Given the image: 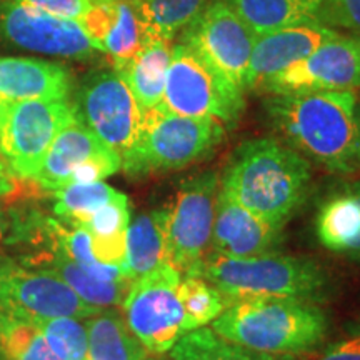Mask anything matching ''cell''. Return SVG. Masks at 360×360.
<instances>
[{
	"mask_svg": "<svg viewBox=\"0 0 360 360\" xmlns=\"http://www.w3.org/2000/svg\"><path fill=\"white\" fill-rule=\"evenodd\" d=\"M289 147L335 174L360 170V103L355 92H300L265 102Z\"/></svg>",
	"mask_w": 360,
	"mask_h": 360,
	"instance_id": "cell-1",
	"label": "cell"
},
{
	"mask_svg": "<svg viewBox=\"0 0 360 360\" xmlns=\"http://www.w3.org/2000/svg\"><path fill=\"white\" fill-rule=\"evenodd\" d=\"M310 164L277 139L242 143L225 169L220 191L265 222L285 227L307 199Z\"/></svg>",
	"mask_w": 360,
	"mask_h": 360,
	"instance_id": "cell-2",
	"label": "cell"
},
{
	"mask_svg": "<svg viewBox=\"0 0 360 360\" xmlns=\"http://www.w3.org/2000/svg\"><path fill=\"white\" fill-rule=\"evenodd\" d=\"M210 328L242 347L297 357L322 344L328 330V319L312 302L249 297L229 305Z\"/></svg>",
	"mask_w": 360,
	"mask_h": 360,
	"instance_id": "cell-3",
	"label": "cell"
},
{
	"mask_svg": "<svg viewBox=\"0 0 360 360\" xmlns=\"http://www.w3.org/2000/svg\"><path fill=\"white\" fill-rule=\"evenodd\" d=\"M200 277L224 295L227 307L249 297H277L319 304L327 297L328 276L312 259L265 254L232 259L210 252Z\"/></svg>",
	"mask_w": 360,
	"mask_h": 360,
	"instance_id": "cell-4",
	"label": "cell"
},
{
	"mask_svg": "<svg viewBox=\"0 0 360 360\" xmlns=\"http://www.w3.org/2000/svg\"><path fill=\"white\" fill-rule=\"evenodd\" d=\"M225 127L212 119H191L155 107L143 114L141 137L122 157L129 175L179 170L205 160L217 150Z\"/></svg>",
	"mask_w": 360,
	"mask_h": 360,
	"instance_id": "cell-5",
	"label": "cell"
},
{
	"mask_svg": "<svg viewBox=\"0 0 360 360\" xmlns=\"http://www.w3.org/2000/svg\"><path fill=\"white\" fill-rule=\"evenodd\" d=\"M159 107L175 115L217 120L229 129L237 125L245 101L244 92L225 79L200 52L179 42L172 47Z\"/></svg>",
	"mask_w": 360,
	"mask_h": 360,
	"instance_id": "cell-6",
	"label": "cell"
},
{
	"mask_svg": "<svg viewBox=\"0 0 360 360\" xmlns=\"http://www.w3.org/2000/svg\"><path fill=\"white\" fill-rule=\"evenodd\" d=\"M220 179L204 172L186 179L174 202L159 210L167 260L182 276L200 277L202 265L212 249V231Z\"/></svg>",
	"mask_w": 360,
	"mask_h": 360,
	"instance_id": "cell-7",
	"label": "cell"
},
{
	"mask_svg": "<svg viewBox=\"0 0 360 360\" xmlns=\"http://www.w3.org/2000/svg\"><path fill=\"white\" fill-rule=\"evenodd\" d=\"M75 119L67 98L0 103V155L12 174L35 180L58 132Z\"/></svg>",
	"mask_w": 360,
	"mask_h": 360,
	"instance_id": "cell-8",
	"label": "cell"
},
{
	"mask_svg": "<svg viewBox=\"0 0 360 360\" xmlns=\"http://www.w3.org/2000/svg\"><path fill=\"white\" fill-rule=\"evenodd\" d=\"M182 274L164 264L135 278L124 299V321L152 355H165L186 335L179 300Z\"/></svg>",
	"mask_w": 360,
	"mask_h": 360,
	"instance_id": "cell-9",
	"label": "cell"
},
{
	"mask_svg": "<svg viewBox=\"0 0 360 360\" xmlns=\"http://www.w3.org/2000/svg\"><path fill=\"white\" fill-rule=\"evenodd\" d=\"M0 310L30 323L58 317L89 319L98 312L56 274L4 259H0Z\"/></svg>",
	"mask_w": 360,
	"mask_h": 360,
	"instance_id": "cell-10",
	"label": "cell"
},
{
	"mask_svg": "<svg viewBox=\"0 0 360 360\" xmlns=\"http://www.w3.org/2000/svg\"><path fill=\"white\" fill-rule=\"evenodd\" d=\"M75 114L122 159L132 150L143 125V110L115 70L90 75L79 94Z\"/></svg>",
	"mask_w": 360,
	"mask_h": 360,
	"instance_id": "cell-11",
	"label": "cell"
},
{
	"mask_svg": "<svg viewBox=\"0 0 360 360\" xmlns=\"http://www.w3.org/2000/svg\"><path fill=\"white\" fill-rule=\"evenodd\" d=\"M255 35L224 0H214L180 32V42L200 52L225 79L245 92Z\"/></svg>",
	"mask_w": 360,
	"mask_h": 360,
	"instance_id": "cell-12",
	"label": "cell"
},
{
	"mask_svg": "<svg viewBox=\"0 0 360 360\" xmlns=\"http://www.w3.org/2000/svg\"><path fill=\"white\" fill-rule=\"evenodd\" d=\"M360 89V34L328 39L290 69L265 82L272 96L300 92H355Z\"/></svg>",
	"mask_w": 360,
	"mask_h": 360,
	"instance_id": "cell-13",
	"label": "cell"
},
{
	"mask_svg": "<svg viewBox=\"0 0 360 360\" xmlns=\"http://www.w3.org/2000/svg\"><path fill=\"white\" fill-rule=\"evenodd\" d=\"M0 37L24 51L64 58H89L98 52L82 25L12 0L0 6Z\"/></svg>",
	"mask_w": 360,
	"mask_h": 360,
	"instance_id": "cell-14",
	"label": "cell"
},
{
	"mask_svg": "<svg viewBox=\"0 0 360 360\" xmlns=\"http://www.w3.org/2000/svg\"><path fill=\"white\" fill-rule=\"evenodd\" d=\"M334 29L319 24L317 20L305 22L257 35L247 72L245 89H260L265 82L299 64L315 49L328 39L335 37Z\"/></svg>",
	"mask_w": 360,
	"mask_h": 360,
	"instance_id": "cell-15",
	"label": "cell"
},
{
	"mask_svg": "<svg viewBox=\"0 0 360 360\" xmlns=\"http://www.w3.org/2000/svg\"><path fill=\"white\" fill-rule=\"evenodd\" d=\"M282 227L265 222L238 205L224 191L219 192L210 249L212 254L232 259L274 254L282 244Z\"/></svg>",
	"mask_w": 360,
	"mask_h": 360,
	"instance_id": "cell-16",
	"label": "cell"
},
{
	"mask_svg": "<svg viewBox=\"0 0 360 360\" xmlns=\"http://www.w3.org/2000/svg\"><path fill=\"white\" fill-rule=\"evenodd\" d=\"M70 74L65 67L40 58L0 57V103L65 101Z\"/></svg>",
	"mask_w": 360,
	"mask_h": 360,
	"instance_id": "cell-17",
	"label": "cell"
},
{
	"mask_svg": "<svg viewBox=\"0 0 360 360\" xmlns=\"http://www.w3.org/2000/svg\"><path fill=\"white\" fill-rule=\"evenodd\" d=\"M112 150L87 125L77 119L58 132L42 162L35 182L45 191L56 192L65 187L70 174L84 162Z\"/></svg>",
	"mask_w": 360,
	"mask_h": 360,
	"instance_id": "cell-18",
	"label": "cell"
},
{
	"mask_svg": "<svg viewBox=\"0 0 360 360\" xmlns=\"http://www.w3.org/2000/svg\"><path fill=\"white\" fill-rule=\"evenodd\" d=\"M315 233L327 250L360 260V186L342 188L322 202Z\"/></svg>",
	"mask_w": 360,
	"mask_h": 360,
	"instance_id": "cell-19",
	"label": "cell"
},
{
	"mask_svg": "<svg viewBox=\"0 0 360 360\" xmlns=\"http://www.w3.org/2000/svg\"><path fill=\"white\" fill-rule=\"evenodd\" d=\"M25 265L56 274L84 302H87L98 310L122 305L130 285H132L130 278L101 281V278L90 276V274L80 269L77 264L72 262L67 255L57 249L49 252L47 255H37V257L27 260Z\"/></svg>",
	"mask_w": 360,
	"mask_h": 360,
	"instance_id": "cell-20",
	"label": "cell"
},
{
	"mask_svg": "<svg viewBox=\"0 0 360 360\" xmlns=\"http://www.w3.org/2000/svg\"><path fill=\"white\" fill-rule=\"evenodd\" d=\"M170 57V40L152 37L134 60L120 70H115L129 85L143 114L159 107L165 90Z\"/></svg>",
	"mask_w": 360,
	"mask_h": 360,
	"instance_id": "cell-21",
	"label": "cell"
},
{
	"mask_svg": "<svg viewBox=\"0 0 360 360\" xmlns=\"http://www.w3.org/2000/svg\"><path fill=\"white\" fill-rule=\"evenodd\" d=\"M85 327L87 360H147L150 355L130 332L124 315L114 309L98 310L85 321Z\"/></svg>",
	"mask_w": 360,
	"mask_h": 360,
	"instance_id": "cell-22",
	"label": "cell"
},
{
	"mask_svg": "<svg viewBox=\"0 0 360 360\" xmlns=\"http://www.w3.org/2000/svg\"><path fill=\"white\" fill-rule=\"evenodd\" d=\"M125 277L130 281L146 276L160 265L169 264L167 245L159 210L141 214L129 224Z\"/></svg>",
	"mask_w": 360,
	"mask_h": 360,
	"instance_id": "cell-23",
	"label": "cell"
},
{
	"mask_svg": "<svg viewBox=\"0 0 360 360\" xmlns=\"http://www.w3.org/2000/svg\"><path fill=\"white\" fill-rule=\"evenodd\" d=\"M255 35L317 20L302 0H224Z\"/></svg>",
	"mask_w": 360,
	"mask_h": 360,
	"instance_id": "cell-24",
	"label": "cell"
},
{
	"mask_svg": "<svg viewBox=\"0 0 360 360\" xmlns=\"http://www.w3.org/2000/svg\"><path fill=\"white\" fill-rule=\"evenodd\" d=\"M172 360H297L294 355L252 350L215 334L210 327L187 332L170 350Z\"/></svg>",
	"mask_w": 360,
	"mask_h": 360,
	"instance_id": "cell-25",
	"label": "cell"
},
{
	"mask_svg": "<svg viewBox=\"0 0 360 360\" xmlns=\"http://www.w3.org/2000/svg\"><path fill=\"white\" fill-rule=\"evenodd\" d=\"M214 0H137L134 4L154 37L172 40Z\"/></svg>",
	"mask_w": 360,
	"mask_h": 360,
	"instance_id": "cell-26",
	"label": "cell"
},
{
	"mask_svg": "<svg viewBox=\"0 0 360 360\" xmlns=\"http://www.w3.org/2000/svg\"><path fill=\"white\" fill-rule=\"evenodd\" d=\"M56 204L53 212L64 224L70 227H80L90 215L109 202L119 199L122 192L107 186L105 182L72 184L53 192Z\"/></svg>",
	"mask_w": 360,
	"mask_h": 360,
	"instance_id": "cell-27",
	"label": "cell"
},
{
	"mask_svg": "<svg viewBox=\"0 0 360 360\" xmlns=\"http://www.w3.org/2000/svg\"><path fill=\"white\" fill-rule=\"evenodd\" d=\"M154 35L143 24L134 4L119 2V13L110 32L102 44V52H107L114 60V70H120L137 57L143 45Z\"/></svg>",
	"mask_w": 360,
	"mask_h": 360,
	"instance_id": "cell-28",
	"label": "cell"
},
{
	"mask_svg": "<svg viewBox=\"0 0 360 360\" xmlns=\"http://www.w3.org/2000/svg\"><path fill=\"white\" fill-rule=\"evenodd\" d=\"M179 300L182 305L186 334L212 323L227 309L224 295L209 281L197 276H182L180 278Z\"/></svg>",
	"mask_w": 360,
	"mask_h": 360,
	"instance_id": "cell-29",
	"label": "cell"
},
{
	"mask_svg": "<svg viewBox=\"0 0 360 360\" xmlns=\"http://www.w3.org/2000/svg\"><path fill=\"white\" fill-rule=\"evenodd\" d=\"M0 360H58L35 323L0 310Z\"/></svg>",
	"mask_w": 360,
	"mask_h": 360,
	"instance_id": "cell-30",
	"label": "cell"
},
{
	"mask_svg": "<svg viewBox=\"0 0 360 360\" xmlns=\"http://www.w3.org/2000/svg\"><path fill=\"white\" fill-rule=\"evenodd\" d=\"M82 319L58 317L35 323L58 360H87L89 337Z\"/></svg>",
	"mask_w": 360,
	"mask_h": 360,
	"instance_id": "cell-31",
	"label": "cell"
},
{
	"mask_svg": "<svg viewBox=\"0 0 360 360\" xmlns=\"http://www.w3.org/2000/svg\"><path fill=\"white\" fill-rule=\"evenodd\" d=\"M130 224V210L127 195L109 202L92 214L80 227L85 229L94 238H109L127 233Z\"/></svg>",
	"mask_w": 360,
	"mask_h": 360,
	"instance_id": "cell-32",
	"label": "cell"
},
{
	"mask_svg": "<svg viewBox=\"0 0 360 360\" xmlns=\"http://www.w3.org/2000/svg\"><path fill=\"white\" fill-rule=\"evenodd\" d=\"M319 24L360 34V0H321L315 13Z\"/></svg>",
	"mask_w": 360,
	"mask_h": 360,
	"instance_id": "cell-33",
	"label": "cell"
},
{
	"mask_svg": "<svg viewBox=\"0 0 360 360\" xmlns=\"http://www.w3.org/2000/svg\"><path fill=\"white\" fill-rule=\"evenodd\" d=\"M117 13H119V2H115V0H97L92 8L85 13L84 19L79 22L90 40L96 44L98 52H102L103 40L115 24Z\"/></svg>",
	"mask_w": 360,
	"mask_h": 360,
	"instance_id": "cell-34",
	"label": "cell"
},
{
	"mask_svg": "<svg viewBox=\"0 0 360 360\" xmlns=\"http://www.w3.org/2000/svg\"><path fill=\"white\" fill-rule=\"evenodd\" d=\"M40 11L60 17V19L80 22L97 0H20Z\"/></svg>",
	"mask_w": 360,
	"mask_h": 360,
	"instance_id": "cell-35",
	"label": "cell"
},
{
	"mask_svg": "<svg viewBox=\"0 0 360 360\" xmlns=\"http://www.w3.org/2000/svg\"><path fill=\"white\" fill-rule=\"evenodd\" d=\"M319 360H360V328L347 339L332 344Z\"/></svg>",
	"mask_w": 360,
	"mask_h": 360,
	"instance_id": "cell-36",
	"label": "cell"
},
{
	"mask_svg": "<svg viewBox=\"0 0 360 360\" xmlns=\"http://www.w3.org/2000/svg\"><path fill=\"white\" fill-rule=\"evenodd\" d=\"M15 191V175L8 169L6 159L0 155V197L11 195Z\"/></svg>",
	"mask_w": 360,
	"mask_h": 360,
	"instance_id": "cell-37",
	"label": "cell"
},
{
	"mask_svg": "<svg viewBox=\"0 0 360 360\" xmlns=\"http://www.w3.org/2000/svg\"><path fill=\"white\" fill-rule=\"evenodd\" d=\"M7 231H8V222H7V215L4 212L2 205H0V242L4 240L7 236Z\"/></svg>",
	"mask_w": 360,
	"mask_h": 360,
	"instance_id": "cell-38",
	"label": "cell"
},
{
	"mask_svg": "<svg viewBox=\"0 0 360 360\" xmlns=\"http://www.w3.org/2000/svg\"><path fill=\"white\" fill-rule=\"evenodd\" d=\"M302 2L305 4V7H307L309 11L314 13V15L317 13L319 6H321V0H302Z\"/></svg>",
	"mask_w": 360,
	"mask_h": 360,
	"instance_id": "cell-39",
	"label": "cell"
},
{
	"mask_svg": "<svg viewBox=\"0 0 360 360\" xmlns=\"http://www.w3.org/2000/svg\"><path fill=\"white\" fill-rule=\"evenodd\" d=\"M115 2H125V4H135L137 0H115Z\"/></svg>",
	"mask_w": 360,
	"mask_h": 360,
	"instance_id": "cell-40",
	"label": "cell"
},
{
	"mask_svg": "<svg viewBox=\"0 0 360 360\" xmlns=\"http://www.w3.org/2000/svg\"><path fill=\"white\" fill-rule=\"evenodd\" d=\"M147 360H150V359H147ZM169 360H172V359H169Z\"/></svg>",
	"mask_w": 360,
	"mask_h": 360,
	"instance_id": "cell-41",
	"label": "cell"
},
{
	"mask_svg": "<svg viewBox=\"0 0 360 360\" xmlns=\"http://www.w3.org/2000/svg\"><path fill=\"white\" fill-rule=\"evenodd\" d=\"M359 328H360V327H359Z\"/></svg>",
	"mask_w": 360,
	"mask_h": 360,
	"instance_id": "cell-42",
	"label": "cell"
}]
</instances>
